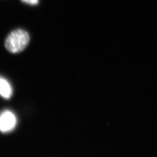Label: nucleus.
<instances>
[{"label": "nucleus", "instance_id": "f03ea898", "mask_svg": "<svg viewBox=\"0 0 157 157\" xmlns=\"http://www.w3.org/2000/svg\"><path fill=\"white\" fill-rule=\"evenodd\" d=\"M17 124V118L14 113L10 110L0 112V132L4 133L12 132Z\"/></svg>", "mask_w": 157, "mask_h": 157}, {"label": "nucleus", "instance_id": "7ed1b4c3", "mask_svg": "<svg viewBox=\"0 0 157 157\" xmlns=\"http://www.w3.org/2000/svg\"><path fill=\"white\" fill-rule=\"evenodd\" d=\"M12 94L11 84L6 78L0 76V96L5 99H10Z\"/></svg>", "mask_w": 157, "mask_h": 157}, {"label": "nucleus", "instance_id": "f257e3e1", "mask_svg": "<svg viewBox=\"0 0 157 157\" xmlns=\"http://www.w3.org/2000/svg\"><path fill=\"white\" fill-rule=\"evenodd\" d=\"M30 36L28 33L22 29L12 31L6 37L5 46L10 52L16 54L25 49L28 45Z\"/></svg>", "mask_w": 157, "mask_h": 157}, {"label": "nucleus", "instance_id": "20e7f679", "mask_svg": "<svg viewBox=\"0 0 157 157\" xmlns=\"http://www.w3.org/2000/svg\"><path fill=\"white\" fill-rule=\"evenodd\" d=\"M23 2L30 6H36L38 4L39 0H21Z\"/></svg>", "mask_w": 157, "mask_h": 157}]
</instances>
